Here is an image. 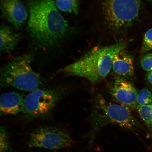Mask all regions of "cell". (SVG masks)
Returning a JSON list of instances; mask_svg holds the SVG:
<instances>
[{"label":"cell","mask_w":152,"mask_h":152,"mask_svg":"<svg viewBox=\"0 0 152 152\" xmlns=\"http://www.w3.org/2000/svg\"><path fill=\"white\" fill-rule=\"evenodd\" d=\"M146 79L152 86V72H148L145 75Z\"/></svg>","instance_id":"obj_19"},{"label":"cell","mask_w":152,"mask_h":152,"mask_svg":"<svg viewBox=\"0 0 152 152\" xmlns=\"http://www.w3.org/2000/svg\"><path fill=\"white\" fill-rule=\"evenodd\" d=\"M106 20L110 27L119 31L128 27L137 18L140 0H103Z\"/></svg>","instance_id":"obj_6"},{"label":"cell","mask_w":152,"mask_h":152,"mask_svg":"<svg viewBox=\"0 0 152 152\" xmlns=\"http://www.w3.org/2000/svg\"><path fill=\"white\" fill-rule=\"evenodd\" d=\"M125 48L124 43L121 42L96 48L77 61L61 69L60 73L66 76L83 77L96 84L109 75L114 56Z\"/></svg>","instance_id":"obj_2"},{"label":"cell","mask_w":152,"mask_h":152,"mask_svg":"<svg viewBox=\"0 0 152 152\" xmlns=\"http://www.w3.org/2000/svg\"><path fill=\"white\" fill-rule=\"evenodd\" d=\"M21 39L20 34L8 26L0 27V53L10 54L18 45Z\"/></svg>","instance_id":"obj_12"},{"label":"cell","mask_w":152,"mask_h":152,"mask_svg":"<svg viewBox=\"0 0 152 152\" xmlns=\"http://www.w3.org/2000/svg\"><path fill=\"white\" fill-rule=\"evenodd\" d=\"M65 90L61 87L38 89L25 97L23 113L28 118L46 116L62 98Z\"/></svg>","instance_id":"obj_5"},{"label":"cell","mask_w":152,"mask_h":152,"mask_svg":"<svg viewBox=\"0 0 152 152\" xmlns=\"http://www.w3.org/2000/svg\"><path fill=\"white\" fill-rule=\"evenodd\" d=\"M33 57L25 54L17 56L0 71V89L12 87L33 92L45 84V79L34 71L31 64Z\"/></svg>","instance_id":"obj_3"},{"label":"cell","mask_w":152,"mask_h":152,"mask_svg":"<svg viewBox=\"0 0 152 152\" xmlns=\"http://www.w3.org/2000/svg\"><path fill=\"white\" fill-rule=\"evenodd\" d=\"M28 4L30 16L27 30L34 43L45 48L58 45L70 28L54 0H28Z\"/></svg>","instance_id":"obj_1"},{"label":"cell","mask_w":152,"mask_h":152,"mask_svg":"<svg viewBox=\"0 0 152 152\" xmlns=\"http://www.w3.org/2000/svg\"><path fill=\"white\" fill-rule=\"evenodd\" d=\"M111 93L112 96L121 104L137 109V91L132 83L126 79L118 77L112 86Z\"/></svg>","instance_id":"obj_8"},{"label":"cell","mask_w":152,"mask_h":152,"mask_svg":"<svg viewBox=\"0 0 152 152\" xmlns=\"http://www.w3.org/2000/svg\"><path fill=\"white\" fill-rule=\"evenodd\" d=\"M152 50V28L146 32L142 44L141 52L142 54Z\"/></svg>","instance_id":"obj_17"},{"label":"cell","mask_w":152,"mask_h":152,"mask_svg":"<svg viewBox=\"0 0 152 152\" xmlns=\"http://www.w3.org/2000/svg\"><path fill=\"white\" fill-rule=\"evenodd\" d=\"M94 99L91 115L92 132L109 124L132 131L139 126L129 108L109 102L99 94L95 96Z\"/></svg>","instance_id":"obj_4"},{"label":"cell","mask_w":152,"mask_h":152,"mask_svg":"<svg viewBox=\"0 0 152 152\" xmlns=\"http://www.w3.org/2000/svg\"><path fill=\"white\" fill-rule=\"evenodd\" d=\"M137 110L148 128L152 133V104L138 105Z\"/></svg>","instance_id":"obj_14"},{"label":"cell","mask_w":152,"mask_h":152,"mask_svg":"<svg viewBox=\"0 0 152 152\" xmlns=\"http://www.w3.org/2000/svg\"><path fill=\"white\" fill-rule=\"evenodd\" d=\"M137 102L138 106L147 105L152 103V94L147 87H144L138 93Z\"/></svg>","instance_id":"obj_16"},{"label":"cell","mask_w":152,"mask_h":152,"mask_svg":"<svg viewBox=\"0 0 152 152\" xmlns=\"http://www.w3.org/2000/svg\"><path fill=\"white\" fill-rule=\"evenodd\" d=\"M140 63L144 71L147 72H152V52L148 53L142 56Z\"/></svg>","instance_id":"obj_18"},{"label":"cell","mask_w":152,"mask_h":152,"mask_svg":"<svg viewBox=\"0 0 152 152\" xmlns=\"http://www.w3.org/2000/svg\"><path fill=\"white\" fill-rule=\"evenodd\" d=\"M56 6L64 12L77 15L78 14L79 0H54Z\"/></svg>","instance_id":"obj_13"},{"label":"cell","mask_w":152,"mask_h":152,"mask_svg":"<svg viewBox=\"0 0 152 152\" xmlns=\"http://www.w3.org/2000/svg\"><path fill=\"white\" fill-rule=\"evenodd\" d=\"M23 94L13 92L0 96V117L15 115L22 113L24 99Z\"/></svg>","instance_id":"obj_10"},{"label":"cell","mask_w":152,"mask_h":152,"mask_svg":"<svg viewBox=\"0 0 152 152\" xmlns=\"http://www.w3.org/2000/svg\"><path fill=\"white\" fill-rule=\"evenodd\" d=\"M11 149L7 129L5 126H0V152H8Z\"/></svg>","instance_id":"obj_15"},{"label":"cell","mask_w":152,"mask_h":152,"mask_svg":"<svg viewBox=\"0 0 152 152\" xmlns=\"http://www.w3.org/2000/svg\"><path fill=\"white\" fill-rule=\"evenodd\" d=\"M112 69L118 77L129 79L134 74V60L132 56L124 49L117 53L114 56Z\"/></svg>","instance_id":"obj_11"},{"label":"cell","mask_w":152,"mask_h":152,"mask_svg":"<svg viewBox=\"0 0 152 152\" xmlns=\"http://www.w3.org/2000/svg\"><path fill=\"white\" fill-rule=\"evenodd\" d=\"M28 147L50 150L71 147L73 140L62 129L52 126H42L34 130L30 135Z\"/></svg>","instance_id":"obj_7"},{"label":"cell","mask_w":152,"mask_h":152,"mask_svg":"<svg viewBox=\"0 0 152 152\" xmlns=\"http://www.w3.org/2000/svg\"><path fill=\"white\" fill-rule=\"evenodd\" d=\"M2 14L15 27L23 25L28 17L27 11L21 0H0Z\"/></svg>","instance_id":"obj_9"}]
</instances>
